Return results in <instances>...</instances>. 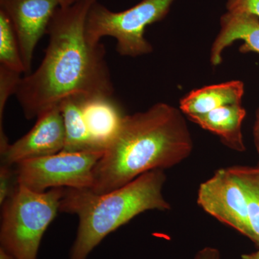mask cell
<instances>
[{
    "instance_id": "6da1fadb",
    "label": "cell",
    "mask_w": 259,
    "mask_h": 259,
    "mask_svg": "<svg viewBox=\"0 0 259 259\" xmlns=\"http://www.w3.org/2000/svg\"><path fill=\"white\" fill-rule=\"evenodd\" d=\"M96 0L59 7L48 28L49 44L38 67L19 81L15 95L28 120L59 106L72 95L114 97L113 83L101 42L85 34L87 18Z\"/></svg>"
},
{
    "instance_id": "7a4b0ae2",
    "label": "cell",
    "mask_w": 259,
    "mask_h": 259,
    "mask_svg": "<svg viewBox=\"0 0 259 259\" xmlns=\"http://www.w3.org/2000/svg\"><path fill=\"white\" fill-rule=\"evenodd\" d=\"M184 115L164 102L125 115L95 167L90 190L105 194L148 171L171 168L187 159L194 144Z\"/></svg>"
},
{
    "instance_id": "3957f363",
    "label": "cell",
    "mask_w": 259,
    "mask_h": 259,
    "mask_svg": "<svg viewBox=\"0 0 259 259\" xmlns=\"http://www.w3.org/2000/svg\"><path fill=\"white\" fill-rule=\"evenodd\" d=\"M166 181L164 170L156 169L103 194L89 189H65L59 212L79 218L70 259H87L105 237L141 213L170 210L171 204L163 195Z\"/></svg>"
},
{
    "instance_id": "277c9868",
    "label": "cell",
    "mask_w": 259,
    "mask_h": 259,
    "mask_svg": "<svg viewBox=\"0 0 259 259\" xmlns=\"http://www.w3.org/2000/svg\"><path fill=\"white\" fill-rule=\"evenodd\" d=\"M65 189L38 192L18 185L1 205L2 248L15 259H37L42 236L59 212Z\"/></svg>"
},
{
    "instance_id": "5b68a950",
    "label": "cell",
    "mask_w": 259,
    "mask_h": 259,
    "mask_svg": "<svg viewBox=\"0 0 259 259\" xmlns=\"http://www.w3.org/2000/svg\"><path fill=\"white\" fill-rule=\"evenodd\" d=\"M175 1L142 0L130 9L113 12L96 0L87 18V39L98 44L102 37H113L116 50L122 56L136 58L151 54L153 47L144 36L145 30L164 18Z\"/></svg>"
},
{
    "instance_id": "8992f818",
    "label": "cell",
    "mask_w": 259,
    "mask_h": 259,
    "mask_svg": "<svg viewBox=\"0 0 259 259\" xmlns=\"http://www.w3.org/2000/svg\"><path fill=\"white\" fill-rule=\"evenodd\" d=\"M105 151H61L15 165L17 181L35 192L54 188L89 189L94 172Z\"/></svg>"
},
{
    "instance_id": "52a82bcc",
    "label": "cell",
    "mask_w": 259,
    "mask_h": 259,
    "mask_svg": "<svg viewBox=\"0 0 259 259\" xmlns=\"http://www.w3.org/2000/svg\"><path fill=\"white\" fill-rule=\"evenodd\" d=\"M197 203L204 212L250 239L244 193L228 168L218 170L199 185Z\"/></svg>"
},
{
    "instance_id": "ba28073f",
    "label": "cell",
    "mask_w": 259,
    "mask_h": 259,
    "mask_svg": "<svg viewBox=\"0 0 259 259\" xmlns=\"http://www.w3.org/2000/svg\"><path fill=\"white\" fill-rule=\"evenodd\" d=\"M77 0H0V10L13 24L25 66V74L31 72L35 47L47 34L49 23L59 7Z\"/></svg>"
},
{
    "instance_id": "9c48e42d",
    "label": "cell",
    "mask_w": 259,
    "mask_h": 259,
    "mask_svg": "<svg viewBox=\"0 0 259 259\" xmlns=\"http://www.w3.org/2000/svg\"><path fill=\"white\" fill-rule=\"evenodd\" d=\"M30 131L1 155L2 163L15 166L21 162L61 152L66 142V132L59 107L48 110L37 117Z\"/></svg>"
},
{
    "instance_id": "30bf717a",
    "label": "cell",
    "mask_w": 259,
    "mask_h": 259,
    "mask_svg": "<svg viewBox=\"0 0 259 259\" xmlns=\"http://www.w3.org/2000/svg\"><path fill=\"white\" fill-rule=\"evenodd\" d=\"M82 112L83 125L94 151H105L125 115L114 97L83 96Z\"/></svg>"
},
{
    "instance_id": "8fae6325",
    "label": "cell",
    "mask_w": 259,
    "mask_h": 259,
    "mask_svg": "<svg viewBox=\"0 0 259 259\" xmlns=\"http://www.w3.org/2000/svg\"><path fill=\"white\" fill-rule=\"evenodd\" d=\"M240 40L244 42L240 47L241 52L259 54V18L246 13L227 12L221 17V30L211 48V64H221L225 49Z\"/></svg>"
},
{
    "instance_id": "7c38bea8",
    "label": "cell",
    "mask_w": 259,
    "mask_h": 259,
    "mask_svg": "<svg viewBox=\"0 0 259 259\" xmlns=\"http://www.w3.org/2000/svg\"><path fill=\"white\" fill-rule=\"evenodd\" d=\"M245 116L244 107L241 104H236L187 117L202 128L218 136L227 147L237 152H244L246 148L242 134V124Z\"/></svg>"
},
{
    "instance_id": "4fadbf2b",
    "label": "cell",
    "mask_w": 259,
    "mask_h": 259,
    "mask_svg": "<svg viewBox=\"0 0 259 259\" xmlns=\"http://www.w3.org/2000/svg\"><path fill=\"white\" fill-rule=\"evenodd\" d=\"M244 83L240 80L209 85L192 90L181 99L180 109L185 115L207 113L226 105L241 104Z\"/></svg>"
},
{
    "instance_id": "5bb4252c",
    "label": "cell",
    "mask_w": 259,
    "mask_h": 259,
    "mask_svg": "<svg viewBox=\"0 0 259 259\" xmlns=\"http://www.w3.org/2000/svg\"><path fill=\"white\" fill-rule=\"evenodd\" d=\"M83 96L85 95H72L59 104L66 132V142L62 151H94L90 136L83 125Z\"/></svg>"
},
{
    "instance_id": "9a60e30c",
    "label": "cell",
    "mask_w": 259,
    "mask_h": 259,
    "mask_svg": "<svg viewBox=\"0 0 259 259\" xmlns=\"http://www.w3.org/2000/svg\"><path fill=\"white\" fill-rule=\"evenodd\" d=\"M244 193L249 223L250 238L259 248V186L250 171L249 166L228 167Z\"/></svg>"
},
{
    "instance_id": "2e32d148",
    "label": "cell",
    "mask_w": 259,
    "mask_h": 259,
    "mask_svg": "<svg viewBox=\"0 0 259 259\" xmlns=\"http://www.w3.org/2000/svg\"><path fill=\"white\" fill-rule=\"evenodd\" d=\"M0 66L25 74L18 36L8 15L0 10Z\"/></svg>"
},
{
    "instance_id": "e0dca14e",
    "label": "cell",
    "mask_w": 259,
    "mask_h": 259,
    "mask_svg": "<svg viewBox=\"0 0 259 259\" xmlns=\"http://www.w3.org/2000/svg\"><path fill=\"white\" fill-rule=\"evenodd\" d=\"M21 74L0 66V144L9 142L4 131V113L5 106L11 95H15Z\"/></svg>"
},
{
    "instance_id": "ac0fdd59",
    "label": "cell",
    "mask_w": 259,
    "mask_h": 259,
    "mask_svg": "<svg viewBox=\"0 0 259 259\" xmlns=\"http://www.w3.org/2000/svg\"><path fill=\"white\" fill-rule=\"evenodd\" d=\"M15 166L2 163L0 166V204L7 200L18 186Z\"/></svg>"
},
{
    "instance_id": "d6986e66",
    "label": "cell",
    "mask_w": 259,
    "mask_h": 259,
    "mask_svg": "<svg viewBox=\"0 0 259 259\" xmlns=\"http://www.w3.org/2000/svg\"><path fill=\"white\" fill-rule=\"evenodd\" d=\"M228 12L246 13L259 18V0H228Z\"/></svg>"
},
{
    "instance_id": "ffe728a7",
    "label": "cell",
    "mask_w": 259,
    "mask_h": 259,
    "mask_svg": "<svg viewBox=\"0 0 259 259\" xmlns=\"http://www.w3.org/2000/svg\"><path fill=\"white\" fill-rule=\"evenodd\" d=\"M194 259H221V253L218 248L205 247L196 253Z\"/></svg>"
},
{
    "instance_id": "44dd1931",
    "label": "cell",
    "mask_w": 259,
    "mask_h": 259,
    "mask_svg": "<svg viewBox=\"0 0 259 259\" xmlns=\"http://www.w3.org/2000/svg\"><path fill=\"white\" fill-rule=\"evenodd\" d=\"M253 137H254L255 146L259 157V107L255 115V123L253 126ZM258 167L259 168V161Z\"/></svg>"
},
{
    "instance_id": "7402d4cb",
    "label": "cell",
    "mask_w": 259,
    "mask_h": 259,
    "mask_svg": "<svg viewBox=\"0 0 259 259\" xmlns=\"http://www.w3.org/2000/svg\"><path fill=\"white\" fill-rule=\"evenodd\" d=\"M241 259H259V250L251 253H245L241 255Z\"/></svg>"
},
{
    "instance_id": "603a6c76",
    "label": "cell",
    "mask_w": 259,
    "mask_h": 259,
    "mask_svg": "<svg viewBox=\"0 0 259 259\" xmlns=\"http://www.w3.org/2000/svg\"><path fill=\"white\" fill-rule=\"evenodd\" d=\"M250 171H251L252 175H253V177L255 181H256L257 183L259 186V168L258 166L255 167H251L249 166Z\"/></svg>"
},
{
    "instance_id": "cb8c5ba5",
    "label": "cell",
    "mask_w": 259,
    "mask_h": 259,
    "mask_svg": "<svg viewBox=\"0 0 259 259\" xmlns=\"http://www.w3.org/2000/svg\"><path fill=\"white\" fill-rule=\"evenodd\" d=\"M0 259H15L9 253L6 251L4 248H0Z\"/></svg>"
}]
</instances>
